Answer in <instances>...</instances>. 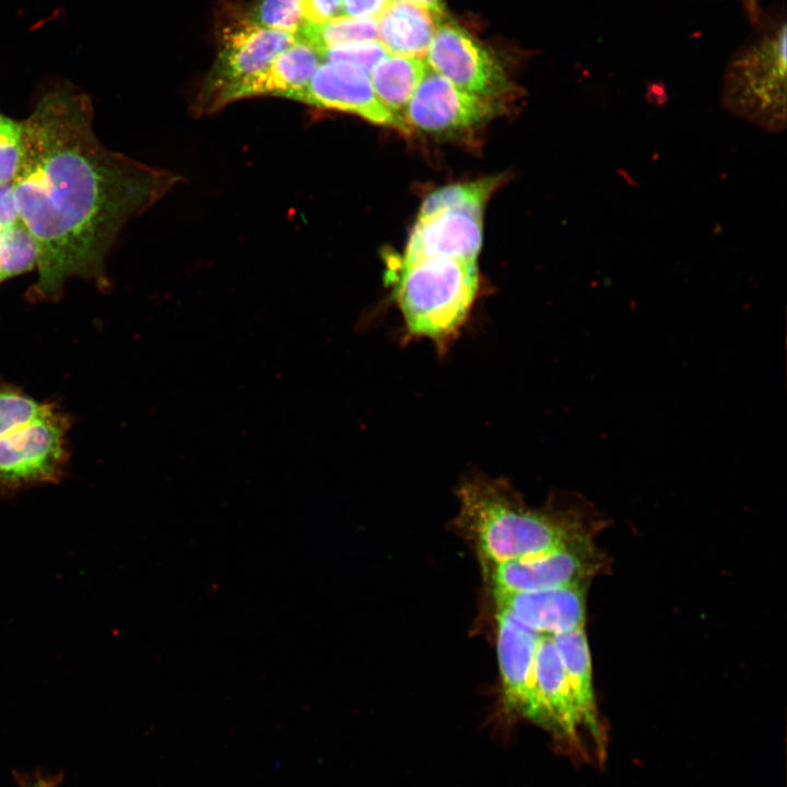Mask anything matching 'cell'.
<instances>
[{"label":"cell","mask_w":787,"mask_h":787,"mask_svg":"<svg viewBox=\"0 0 787 787\" xmlns=\"http://www.w3.org/2000/svg\"><path fill=\"white\" fill-rule=\"evenodd\" d=\"M92 118L90 97L62 87L23 122L13 187L20 219L38 246L35 292L43 297L57 296L69 278L103 280L124 225L179 179L105 148Z\"/></svg>","instance_id":"1"},{"label":"cell","mask_w":787,"mask_h":787,"mask_svg":"<svg viewBox=\"0 0 787 787\" xmlns=\"http://www.w3.org/2000/svg\"><path fill=\"white\" fill-rule=\"evenodd\" d=\"M458 520L488 565L542 554L582 540L601 525L582 498L527 506L507 482L471 477L458 489Z\"/></svg>","instance_id":"2"},{"label":"cell","mask_w":787,"mask_h":787,"mask_svg":"<svg viewBox=\"0 0 787 787\" xmlns=\"http://www.w3.org/2000/svg\"><path fill=\"white\" fill-rule=\"evenodd\" d=\"M387 280L407 339H428L445 353L471 315L480 290L477 261L427 258L393 262Z\"/></svg>","instance_id":"3"},{"label":"cell","mask_w":787,"mask_h":787,"mask_svg":"<svg viewBox=\"0 0 787 787\" xmlns=\"http://www.w3.org/2000/svg\"><path fill=\"white\" fill-rule=\"evenodd\" d=\"M721 104L770 132L786 128V24L737 54L726 70Z\"/></svg>","instance_id":"4"},{"label":"cell","mask_w":787,"mask_h":787,"mask_svg":"<svg viewBox=\"0 0 787 787\" xmlns=\"http://www.w3.org/2000/svg\"><path fill=\"white\" fill-rule=\"evenodd\" d=\"M221 31L218 58L209 71L195 103L199 115L212 114L231 103L233 93L266 70L299 36L267 30L247 14L232 16Z\"/></svg>","instance_id":"5"},{"label":"cell","mask_w":787,"mask_h":787,"mask_svg":"<svg viewBox=\"0 0 787 787\" xmlns=\"http://www.w3.org/2000/svg\"><path fill=\"white\" fill-rule=\"evenodd\" d=\"M67 419L52 407L0 436V490L10 492L58 480L66 459Z\"/></svg>","instance_id":"6"},{"label":"cell","mask_w":787,"mask_h":787,"mask_svg":"<svg viewBox=\"0 0 787 787\" xmlns=\"http://www.w3.org/2000/svg\"><path fill=\"white\" fill-rule=\"evenodd\" d=\"M489 566L492 592H530L586 584L604 566L591 539Z\"/></svg>","instance_id":"7"},{"label":"cell","mask_w":787,"mask_h":787,"mask_svg":"<svg viewBox=\"0 0 787 787\" xmlns=\"http://www.w3.org/2000/svg\"><path fill=\"white\" fill-rule=\"evenodd\" d=\"M427 66L459 90L496 99L508 81L498 61L465 28L443 17L428 47Z\"/></svg>","instance_id":"8"},{"label":"cell","mask_w":787,"mask_h":787,"mask_svg":"<svg viewBox=\"0 0 787 787\" xmlns=\"http://www.w3.org/2000/svg\"><path fill=\"white\" fill-rule=\"evenodd\" d=\"M497 658L503 703L507 710L551 730V723L536 681L539 633L496 609Z\"/></svg>","instance_id":"9"},{"label":"cell","mask_w":787,"mask_h":787,"mask_svg":"<svg viewBox=\"0 0 787 787\" xmlns=\"http://www.w3.org/2000/svg\"><path fill=\"white\" fill-rule=\"evenodd\" d=\"M495 99L466 93L427 68L410 99L404 120L409 128L441 133L477 126L497 113Z\"/></svg>","instance_id":"10"},{"label":"cell","mask_w":787,"mask_h":787,"mask_svg":"<svg viewBox=\"0 0 787 787\" xmlns=\"http://www.w3.org/2000/svg\"><path fill=\"white\" fill-rule=\"evenodd\" d=\"M310 106L354 114L369 122L408 133L409 126L378 99L369 74L346 62L325 60L314 73L301 101Z\"/></svg>","instance_id":"11"},{"label":"cell","mask_w":787,"mask_h":787,"mask_svg":"<svg viewBox=\"0 0 787 787\" xmlns=\"http://www.w3.org/2000/svg\"><path fill=\"white\" fill-rule=\"evenodd\" d=\"M482 244V212L450 209L418 218L399 261L453 258L477 261Z\"/></svg>","instance_id":"12"},{"label":"cell","mask_w":787,"mask_h":787,"mask_svg":"<svg viewBox=\"0 0 787 787\" xmlns=\"http://www.w3.org/2000/svg\"><path fill=\"white\" fill-rule=\"evenodd\" d=\"M586 584L530 592L493 591L496 609L528 629L554 635L585 625Z\"/></svg>","instance_id":"13"},{"label":"cell","mask_w":787,"mask_h":787,"mask_svg":"<svg viewBox=\"0 0 787 787\" xmlns=\"http://www.w3.org/2000/svg\"><path fill=\"white\" fill-rule=\"evenodd\" d=\"M322 61L318 50L299 38L278 55L266 70L240 85L233 93L231 103L266 95L299 102Z\"/></svg>","instance_id":"14"},{"label":"cell","mask_w":787,"mask_h":787,"mask_svg":"<svg viewBox=\"0 0 787 787\" xmlns=\"http://www.w3.org/2000/svg\"><path fill=\"white\" fill-rule=\"evenodd\" d=\"M536 681L555 736L571 742L584 726L552 635L541 634L536 653Z\"/></svg>","instance_id":"15"},{"label":"cell","mask_w":787,"mask_h":787,"mask_svg":"<svg viewBox=\"0 0 787 787\" xmlns=\"http://www.w3.org/2000/svg\"><path fill=\"white\" fill-rule=\"evenodd\" d=\"M443 17L413 3L389 2L377 17V39L388 55L424 59Z\"/></svg>","instance_id":"16"},{"label":"cell","mask_w":787,"mask_h":787,"mask_svg":"<svg viewBox=\"0 0 787 787\" xmlns=\"http://www.w3.org/2000/svg\"><path fill=\"white\" fill-rule=\"evenodd\" d=\"M552 637L584 726L595 738H600L590 653L584 626L554 634Z\"/></svg>","instance_id":"17"},{"label":"cell","mask_w":787,"mask_h":787,"mask_svg":"<svg viewBox=\"0 0 787 787\" xmlns=\"http://www.w3.org/2000/svg\"><path fill=\"white\" fill-rule=\"evenodd\" d=\"M427 68L422 58L386 55L369 72L372 86L380 103L404 122L407 106Z\"/></svg>","instance_id":"18"},{"label":"cell","mask_w":787,"mask_h":787,"mask_svg":"<svg viewBox=\"0 0 787 787\" xmlns=\"http://www.w3.org/2000/svg\"><path fill=\"white\" fill-rule=\"evenodd\" d=\"M298 36L320 54L325 49L336 46L378 40L377 19L342 15L324 23H306Z\"/></svg>","instance_id":"19"},{"label":"cell","mask_w":787,"mask_h":787,"mask_svg":"<svg viewBox=\"0 0 787 787\" xmlns=\"http://www.w3.org/2000/svg\"><path fill=\"white\" fill-rule=\"evenodd\" d=\"M496 185L497 178H484L438 188L425 198L420 208L419 218L450 209L482 212L484 203Z\"/></svg>","instance_id":"20"},{"label":"cell","mask_w":787,"mask_h":787,"mask_svg":"<svg viewBox=\"0 0 787 787\" xmlns=\"http://www.w3.org/2000/svg\"><path fill=\"white\" fill-rule=\"evenodd\" d=\"M37 262V243L21 220L0 228V282L34 269Z\"/></svg>","instance_id":"21"},{"label":"cell","mask_w":787,"mask_h":787,"mask_svg":"<svg viewBox=\"0 0 787 787\" xmlns=\"http://www.w3.org/2000/svg\"><path fill=\"white\" fill-rule=\"evenodd\" d=\"M246 14L260 27L297 36L306 25L303 0H258Z\"/></svg>","instance_id":"22"},{"label":"cell","mask_w":787,"mask_h":787,"mask_svg":"<svg viewBox=\"0 0 787 787\" xmlns=\"http://www.w3.org/2000/svg\"><path fill=\"white\" fill-rule=\"evenodd\" d=\"M52 407L14 387L0 385V436L34 421Z\"/></svg>","instance_id":"23"},{"label":"cell","mask_w":787,"mask_h":787,"mask_svg":"<svg viewBox=\"0 0 787 787\" xmlns=\"http://www.w3.org/2000/svg\"><path fill=\"white\" fill-rule=\"evenodd\" d=\"M23 141V122L0 114V183H12L17 173Z\"/></svg>","instance_id":"24"},{"label":"cell","mask_w":787,"mask_h":787,"mask_svg":"<svg viewBox=\"0 0 787 787\" xmlns=\"http://www.w3.org/2000/svg\"><path fill=\"white\" fill-rule=\"evenodd\" d=\"M324 61H339L371 70L388 55L378 40H367L331 47L320 52Z\"/></svg>","instance_id":"25"},{"label":"cell","mask_w":787,"mask_h":787,"mask_svg":"<svg viewBox=\"0 0 787 787\" xmlns=\"http://www.w3.org/2000/svg\"><path fill=\"white\" fill-rule=\"evenodd\" d=\"M306 23H324L343 15V0H303Z\"/></svg>","instance_id":"26"},{"label":"cell","mask_w":787,"mask_h":787,"mask_svg":"<svg viewBox=\"0 0 787 787\" xmlns=\"http://www.w3.org/2000/svg\"><path fill=\"white\" fill-rule=\"evenodd\" d=\"M389 0H343V15L359 19H377Z\"/></svg>","instance_id":"27"},{"label":"cell","mask_w":787,"mask_h":787,"mask_svg":"<svg viewBox=\"0 0 787 787\" xmlns=\"http://www.w3.org/2000/svg\"><path fill=\"white\" fill-rule=\"evenodd\" d=\"M20 220L13 181L0 183V228L12 225Z\"/></svg>","instance_id":"28"},{"label":"cell","mask_w":787,"mask_h":787,"mask_svg":"<svg viewBox=\"0 0 787 787\" xmlns=\"http://www.w3.org/2000/svg\"><path fill=\"white\" fill-rule=\"evenodd\" d=\"M390 2H409L425 8L438 15H444V0H389Z\"/></svg>","instance_id":"29"},{"label":"cell","mask_w":787,"mask_h":787,"mask_svg":"<svg viewBox=\"0 0 787 787\" xmlns=\"http://www.w3.org/2000/svg\"><path fill=\"white\" fill-rule=\"evenodd\" d=\"M32 787H49V786L45 785L44 783H39V784H36V785L32 786Z\"/></svg>","instance_id":"30"},{"label":"cell","mask_w":787,"mask_h":787,"mask_svg":"<svg viewBox=\"0 0 787 787\" xmlns=\"http://www.w3.org/2000/svg\"><path fill=\"white\" fill-rule=\"evenodd\" d=\"M748 1H749L750 7H751L752 10H753V8H754V0H748Z\"/></svg>","instance_id":"31"}]
</instances>
